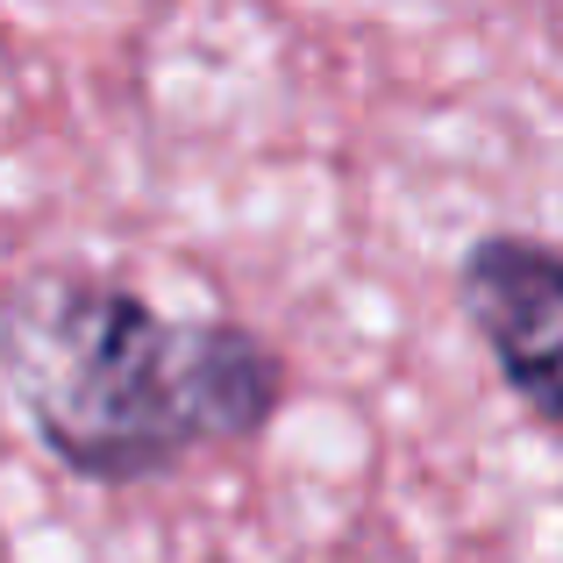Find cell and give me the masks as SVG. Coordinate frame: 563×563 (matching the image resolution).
Listing matches in <instances>:
<instances>
[{"instance_id":"6da1fadb","label":"cell","mask_w":563,"mask_h":563,"mask_svg":"<svg viewBox=\"0 0 563 563\" xmlns=\"http://www.w3.org/2000/svg\"><path fill=\"white\" fill-rule=\"evenodd\" d=\"M0 372L43 450L93 485H136L250 442L286 393L264 335L157 314L93 272H29L0 292Z\"/></svg>"},{"instance_id":"7a4b0ae2","label":"cell","mask_w":563,"mask_h":563,"mask_svg":"<svg viewBox=\"0 0 563 563\" xmlns=\"http://www.w3.org/2000/svg\"><path fill=\"white\" fill-rule=\"evenodd\" d=\"M456 292L499 378L563 435V250L536 235H478Z\"/></svg>"}]
</instances>
